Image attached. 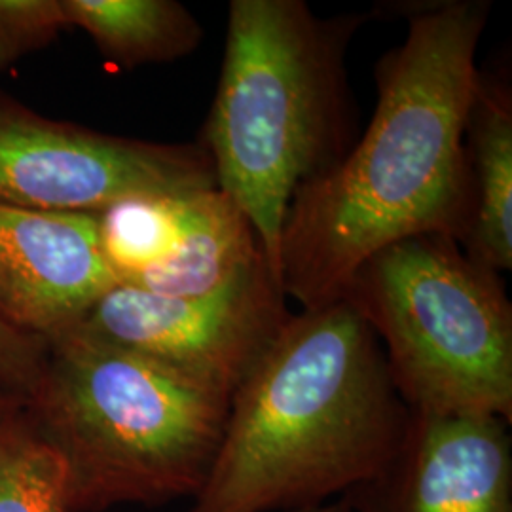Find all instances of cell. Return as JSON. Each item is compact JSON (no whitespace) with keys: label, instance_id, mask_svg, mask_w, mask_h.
I'll return each mask as SVG.
<instances>
[{"label":"cell","instance_id":"cell-1","mask_svg":"<svg viewBox=\"0 0 512 512\" xmlns=\"http://www.w3.org/2000/svg\"><path fill=\"white\" fill-rule=\"evenodd\" d=\"M490 10L486 0L408 10L403 44L376 69L378 103L363 137L304 184L287 211L279 281L302 310L340 300L353 274L389 245L467 236L473 190L465 126Z\"/></svg>","mask_w":512,"mask_h":512},{"label":"cell","instance_id":"cell-2","mask_svg":"<svg viewBox=\"0 0 512 512\" xmlns=\"http://www.w3.org/2000/svg\"><path fill=\"white\" fill-rule=\"evenodd\" d=\"M410 414L348 300L293 313L234 391L188 512H291L344 497L393 456Z\"/></svg>","mask_w":512,"mask_h":512},{"label":"cell","instance_id":"cell-3","mask_svg":"<svg viewBox=\"0 0 512 512\" xmlns=\"http://www.w3.org/2000/svg\"><path fill=\"white\" fill-rule=\"evenodd\" d=\"M361 19H319L302 0H232L202 145L217 188L253 224L279 281L296 192L351 148L346 48ZM281 283V281H279Z\"/></svg>","mask_w":512,"mask_h":512},{"label":"cell","instance_id":"cell-4","mask_svg":"<svg viewBox=\"0 0 512 512\" xmlns=\"http://www.w3.org/2000/svg\"><path fill=\"white\" fill-rule=\"evenodd\" d=\"M228 410L219 389L78 329L48 342L23 403L63 459L74 512L194 499Z\"/></svg>","mask_w":512,"mask_h":512},{"label":"cell","instance_id":"cell-5","mask_svg":"<svg viewBox=\"0 0 512 512\" xmlns=\"http://www.w3.org/2000/svg\"><path fill=\"white\" fill-rule=\"evenodd\" d=\"M459 243L427 234L389 245L353 274L342 298L376 332L410 412L511 423V300L499 275Z\"/></svg>","mask_w":512,"mask_h":512},{"label":"cell","instance_id":"cell-6","mask_svg":"<svg viewBox=\"0 0 512 512\" xmlns=\"http://www.w3.org/2000/svg\"><path fill=\"white\" fill-rule=\"evenodd\" d=\"M217 188L200 143L129 139L54 120L0 88V203L97 215L129 198Z\"/></svg>","mask_w":512,"mask_h":512},{"label":"cell","instance_id":"cell-7","mask_svg":"<svg viewBox=\"0 0 512 512\" xmlns=\"http://www.w3.org/2000/svg\"><path fill=\"white\" fill-rule=\"evenodd\" d=\"M285 298L268 262L205 296H164L120 283L76 329L177 368L232 399L289 323Z\"/></svg>","mask_w":512,"mask_h":512},{"label":"cell","instance_id":"cell-8","mask_svg":"<svg viewBox=\"0 0 512 512\" xmlns=\"http://www.w3.org/2000/svg\"><path fill=\"white\" fill-rule=\"evenodd\" d=\"M344 497L351 512H512L509 421L412 412L393 456Z\"/></svg>","mask_w":512,"mask_h":512},{"label":"cell","instance_id":"cell-9","mask_svg":"<svg viewBox=\"0 0 512 512\" xmlns=\"http://www.w3.org/2000/svg\"><path fill=\"white\" fill-rule=\"evenodd\" d=\"M120 285L97 217L0 203V317L50 342Z\"/></svg>","mask_w":512,"mask_h":512},{"label":"cell","instance_id":"cell-10","mask_svg":"<svg viewBox=\"0 0 512 512\" xmlns=\"http://www.w3.org/2000/svg\"><path fill=\"white\" fill-rule=\"evenodd\" d=\"M266 262L255 228L220 188L186 196L171 253L124 285L164 296L217 293Z\"/></svg>","mask_w":512,"mask_h":512},{"label":"cell","instance_id":"cell-11","mask_svg":"<svg viewBox=\"0 0 512 512\" xmlns=\"http://www.w3.org/2000/svg\"><path fill=\"white\" fill-rule=\"evenodd\" d=\"M473 215L465 253L495 274L512 268V97L480 73L465 126Z\"/></svg>","mask_w":512,"mask_h":512},{"label":"cell","instance_id":"cell-12","mask_svg":"<svg viewBox=\"0 0 512 512\" xmlns=\"http://www.w3.org/2000/svg\"><path fill=\"white\" fill-rule=\"evenodd\" d=\"M63 8L71 29L126 71L181 59L203 40L200 21L175 0H63Z\"/></svg>","mask_w":512,"mask_h":512},{"label":"cell","instance_id":"cell-13","mask_svg":"<svg viewBox=\"0 0 512 512\" xmlns=\"http://www.w3.org/2000/svg\"><path fill=\"white\" fill-rule=\"evenodd\" d=\"M0 512H74L63 459L23 406L0 416Z\"/></svg>","mask_w":512,"mask_h":512},{"label":"cell","instance_id":"cell-14","mask_svg":"<svg viewBox=\"0 0 512 512\" xmlns=\"http://www.w3.org/2000/svg\"><path fill=\"white\" fill-rule=\"evenodd\" d=\"M184 198H129L95 215L103 253L120 283L171 253L179 238Z\"/></svg>","mask_w":512,"mask_h":512},{"label":"cell","instance_id":"cell-15","mask_svg":"<svg viewBox=\"0 0 512 512\" xmlns=\"http://www.w3.org/2000/svg\"><path fill=\"white\" fill-rule=\"evenodd\" d=\"M71 29L63 0H0V73Z\"/></svg>","mask_w":512,"mask_h":512},{"label":"cell","instance_id":"cell-16","mask_svg":"<svg viewBox=\"0 0 512 512\" xmlns=\"http://www.w3.org/2000/svg\"><path fill=\"white\" fill-rule=\"evenodd\" d=\"M46 351L48 342L0 317V387L25 403L40 378Z\"/></svg>","mask_w":512,"mask_h":512},{"label":"cell","instance_id":"cell-17","mask_svg":"<svg viewBox=\"0 0 512 512\" xmlns=\"http://www.w3.org/2000/svg\"><path fill=\"white\" fill-rule=\"evenodd\" d=\"M291 512H351L346 497H340V499H334L329 501L325 505H319V507H308V509H298V511Z\"/></svg>","mask_w":512,"mask_h":512},{"label":"cell","instance_id":"cell-18","mask_svg":"<svg viewBox=\"0 0 512 512\" xmlns=\"http://www.w3.org/2000/svg\"><path fill=\"white\" fill-rule=\"evenodd\" d=\"M23 406V401H19L18 397H14L12 393H8L6 389L0 387V416L14 412Z\"/></svg>","mask_w":512,"mask_h":512}]
</instances>
